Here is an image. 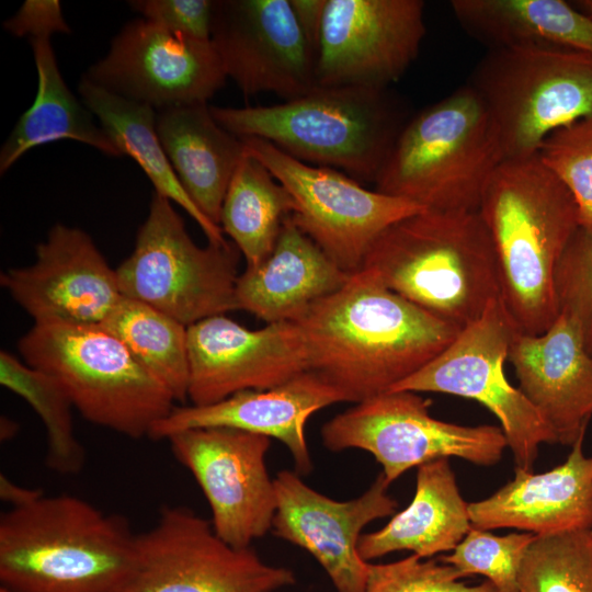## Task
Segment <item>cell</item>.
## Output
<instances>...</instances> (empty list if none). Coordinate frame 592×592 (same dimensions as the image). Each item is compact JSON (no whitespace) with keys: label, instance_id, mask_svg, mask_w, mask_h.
Masks as SVG:
<instances>
[{"label":"cell","instance_id":"6da1fadb","mask_svg":"<svg viewBox=\"0 0 592 592\" xmlns=\"http://www.w3.org/2000/svg\"><path fill=\"white\" fill-rule=\"evenodd\" d=\"M296 323L309 371L332 385L344 402L354 403L413 375L462 330L390 291L367 269L352 274Z\"/></svg>","mask_w":592,"mask_h":592},{"label":"cell","instance_id":"7a4b0ae2","mask_svg":"<svg viewBox=\"0 0 592 592\" xmlns=\"http://www.w3.org/2000/svg\"><path fill=\"white\" fill-rule=\"evenodd\" d=\"M478 212L493 246L504 307L521 332H545L559 316L557 267L580 227L571 193L538 153L504 159Z\"/></svg>","mask_w":592,"mask_h":592},{"label":"cell","instance_id":"3957f363","mask_svg":"<svg viewBox=\"0 0 592 592\" xmlns=\"http://www.w3.org/2000/svg\"><path fill=\"white\" fill-rule=\"evenodd\" d=\"M128 520L72 494L0 517V583L11 592H124L135 568Z\"/></svg>","mask_w":592,"mask_h":592},{"label":"cell","instance_id":"277c9868","mask_svg":"<svg viewBox=\"0 0 592 592\" xmlns=\"http://www.w3.org/2000/svg\"><path fill=\"white\" fill-rule=\"evenodd\" d=\"M214 118L239 138L263 139L288 156L374 182L409 121L388 88L315 87L275 105H210Z\"/></svg>","mask_w":592,"mask_h":592},{"label":"cell","instance_id":"5b68a950","mask_svg":"<svg viewBox=\"0 0 592 592\" xmlns=\"http://www.w3.org/2000/svg\"><path fill=\"white\" fill-rule=\"evenodd\" d=\"M362 269L462 329L500 298L496 254L478 210L424 209L400 219L376 238Z\"/></svg>","mask_w":592,"mask_h":592},{"label":"cell","instance_id":"8992f818","mask_svg":"<svg viewBox=\"0 0 592 592\" xmlns=\"http://www.w3.org/2000/svg\"><path fill=\"white\" fill-rule=\"evenodd\" d=\"M504 160L499 133L468 83L409 118L375 190L436 212H476Z\"/></svg>","mask_w":592,"mask_h":592},{"label":"cell","instance_id":"52a82bcc","mask_svg":"<svg viewBox=\"0 0 592 592\" xmlns=\"http://www.w3.org/2000/svg\"><path fill=\"white\" fill-rule=\"evenodd\" d=\"M18 350L56 379L81 417L126 437H149L175 407L170 391L102 326L34 325Z\"/></svg>","mask_w":592,"mask_h":592},{"label":"cell","instance_id":"ba28073f","mask_svg":"<svg viewBox=\"0 0 592 592\" xmlns=\"http://www.w3.org/2000/svg\"><path fill=\"white\" fill-rule=\"evenodd\" d=\"M467 83L493 119L504 159L536 155L551 133L592 116V53L488 50Z\"/></svg>","mask_w":592,"mask_h":592},{"label":"cell","instance_id":"9c48e42d","mask_svg":"<svg viewBox=\"0 0 592 592\" xmlns=\"http://www.w3.org/2000/svg\"><path fill=\"white\" fill-rule=\"evenodd\" d=\"M239 250L231 242L197 246L172 202L153 192L132 253L116 270L124 297L189 327L237 310Z\"/></svg>","mask_w":592,"mask_h":592},{"label":"cell","instance_id":"30bf717a","mask_svg":"<svg viewBox=\"0 0 592 592\" xmlns=\"http://www.w3.org/2000/svg\"><path fill=\"white\" fill-rule=\"evenodd\" d=\"M516 331L501 298L494 299L442 352L389 391L439 392L479 402L499 420L515 467L531 471L539 446L558 442L535 406L504 373Z\"/></svg>","mask_w":592,"mask_h":592},{"label":"cell","instance_id":"8fae6325","mask_svg":"<svg viewBox=\"0 0 592 592\" xmlns=\"http://www.w3.org/2000/svg\"><path fill=\"white\" fill-rule=\"evenodd\" d=\"M430 406L419 392L387 391L327 421L321 440L331 452L372 454L388 485L407 470L439 458L458 457L478 466L501 460L508 445L500 426L445 422L431 415Z\"/></svg>","mask_w":592,"mask_h":592},{"label":"cell","instance_id":"7c38bea8","mask_svg":"<svg viewBox=\"0 0 592 592\" xmlns=\"http://www.w3.org/2000/svg\"><path fill=\"white\" fill-rule=\"evenodd\" d=\"M246 152L262 162L294 202L293 223L341 270H362L376 238L394 223L425 208L368 190L348 174L299 161L272 144L240 138Z\"/></svg>","mask_w":592,"mask_h":592},{"label":"cell","instance_id":"4fadbf2b","mask_svg":"<svg viewBox=\"0 0 592 592\" xmlns=\"http://www.w3.org/2000/svg\"><path fill=\"white\" fill-rule=\"evenodd\" d=\"M287 567L221 539L183 505H164L152 527L136 534L135 568L124 592H277L294 585Z\"/></svg>","mask_w":592,"mask_h":592},{"label":"cell","instance_id":"5bb4252c","mask_svg":"<svg viewBox=\"0 0 592 592\" xmlns=\"http://www.w3.org/2000/svg\"><path fill=\"white\" fill-rule=\"evenodd\" d=\"M166 441L201 488L221 539L248 548L272 530L276 491L265 464L270 437L210 426L184 430Z\"/></svg>","mask_w":592,"mask_h":592},{"label":"cell","instance_id":"9a60e30c","mask_svg":"<svg viewBox=\"0 0 592 592\" xmlns=\"http://www.w3.org/2000/svg\"><path fill=\"white\" fill-rule=\"evenodd\" d=\"M422 0H326L316 55L319 87L388 88L418 57Z\"/></svg>","mask_w":592,"mask_h":592},{"label":"cell","instance_id":"2e32d148","mask_svg":"<svg viewBox=\"0 0 592 592\" xmlns=\"http://www.w3.org/2000/svg\"><path fill=\"white\" fill-rule=\"evenodd\" d=\"M83 76L156 111L207 102L227 79L210 41L169 32L143 18L126 23Z\"/></svg>","mask_w":592,"mask_h":592},{"label":"cell","instance_id":"e0dca14e","mask_svg":"<svg viewBox=\"0 0 592 592\" xmlns=\"http://www.w3.org/2000/svg\"><path fill=\"white\" fill-rule=\"evenodd\" d=\"M210 42L246 95L288 101L317 87L316 56L289 0H216Z\"/></svg>","mask_w":592,"mask_h":592},{"label":"cell","instance_id":"ac0fdd59","mask_svg":"<svg viewBox=\"0 0 592 592\" xmlns=\"http://www.w3.org/2000/svg\"><path fill=\"white\" fill-rule=\"evenodd\" d=\"M190 405L206 406L250 389H270L309 371L296 322L248 329L225 315L187 327Z\"/></svg>","mask_w":592,"mask_h":592},{"label":"cell","instance_id":"d6986e66","mask_svg":"<svg viewBox=\"0 0 592 592\" xmlns=\"http://www.w3.org/2000/svg\"><path fill=\"white\" fill-rule=\"evenodd\" d=\"M296 470L274 478L276 511L272 532L311 555L337 592H364L371 562L358 553L362 531L391 516L398 503L380 473L361 496L338 501L308 486Z\"/></svg>","mask_w":592,"mask_h":592},{"label":"cell","instance_id":"ffe728a7","mask_svg":"<svg viewBox=\"0 0 592 592\" xmlns=\"http://www.w3.org/2000/svg\"><path fill=\"white\" fill-rule=\"evenodd\" d=\"M35 254L31 265L0 277L34 325L102 326L124 297L116 270L79 228L54 225Z\"/></svg>","mask_w":592,"mask_h":592},{"label":"cell","instance_id":"44dd1931","mask_svg":"<svg viewBox=\"0 0 592 592\" xmlns=\"http://www.w3.org/2000/svg\"><path fill=\"white\" fill-rule=\"evenodd\" d=\"M344 402L343 396L312 371L270 389H250L206 406H175L152 428L149 437L167 440L196 428L226 426L278 440L289 451L299 475L312 471L306 424L317 411Z\"/></svg>","mask_w":592,"mask_h":592},{"label":"cell","instance_id":"7402d4cb","mask_svg":"<svg viewBox=\"0 0 592 592\" xmlns=\"http://www.w3.org/2000/svg\"><path fill=\"white\" fill-rule=\"evenodd\" d=\"M508 361L519 388L565 446L585 434L592 418V354L578 326L560 314L540 334L516 331Z\"/></svg>","mask_w":592,"mask_h":592},{"label":"cell","instance_id":"603a6c76","mask_svg":"<svg viewBox=\"0 0 592 592\" xmlns=\"http://www.w3.org/2000/svg\"><path fill=\"white\" fill-rule=\"evenodd\" d=\"M582 434L567 459L534 474L515 467L514 478L490 497L468 503L474 527L516 528L535 536L592 528V456Z\"/></svg>","mask_w":592,"mask_h":592},{"label":"cell","instance_id":"cb8c5ba5","mask_svg":"<svg viewBox=\"0 0 592 592\" xmlns=\"http://www.w3.org/2000/svg\"><path fill=\"white\" fill-rule=\"evenodd\" d=\"M350 277L289 215L269 257L238 276L237 309L266 323L297 322L312 305L338 292Z\"/></svg>","mask_w":592,"mask_h":592},{"label":"cell","instance_id":"d4e9b609","mask_svg":"<svg viewBox=\"0 0 592 592\" xmlns=\"http://www.w3.org/2000/svg\"><path fill=\"white\" fill-rule=\"evenodd\" d=\"M157 132L184 191L219 226L228 185L247 153L242 140L218 124L207 102L157 111Z\"/></svg>","mask_w":592,"mask_h":592},{"label":"cell","instance_id":"484cf974","mask_svg":"<svg viewBox=\"0 0 592 592\" xmlns=\"http://www.w3.org/2000/svg\"><path fill=\"white\" fill-rule=\"evenodd\" d=\"M410 504L380 530L363 534L361 557L371 561L409 550L421 558L453 551L471 528L468 503L460 496L448 458L418 467Z\"/></svg>","mask_w":592,"mask_h":592},{"label":"cell","instance_id":"4316f807","mask_svg":"<svg viewBox=\"0 0 592 592\" xmlns=\"http://www.w3.org/2000/svg\"><path fill=\"white\" fill-rule=\"evenodd\" d=\"M449 5L463 30L488 50L592 53V21L563 0H453Z\"/></svg>","mask_w":592,"mask_h":592},{"label":"cell","instance_id":"83f0119b","mask_svg":"<svg viewBox=\"0 0 592 592\" xmlns=\"http://www.w3.org/2000/svg\"><path fill=\"white\" fill-rule=\"evenodd\" d=\"M50 35L30 41L37 72L33 104L21 115L0 150V173H5L29 150L56 140L71 139L110 157H121L94 115L67 87L57 65Z\"/></svg>","mask_w":592,"mask_h":592},{"label":"cell","instance_id":"f1b7e54d","mask_svg":"<svg viewBox=\"0 0 592 592\" xmlns=\"http://www.w3.org/2000/svg\"><path fill=\"white\" fill-rule=\"evenodd\" d=\"M78 92L121 155L129 156L141 168L155 192L181 206L201 227L208 243L227 244L221 228L198 209L181 185L158 136L157 111L117 95L84 76Z\"/></svg>","mask_w":592,"mask_h":592},{"label":"cell","instance_id":"f546056e","mask_svg":"<svg viewBox=\"0 0 592 592\" xmlns=\"http://www.w3.org/2000/svg\"><path fill=\"white\" fill-rule=\"evenodd\" d=\"M294 202L267 168L246 153L228 185L219 226L243 255L247 267L273 251Z\"/></svg>","mask_w":592,"mask_h":592},{"label":"cell","instance_id":"4dcf8cb0","mask_svg":"<svg viewBox=\"0 0 592 592\" xmlns=\"http://www.w3.org/2000/svg\"><path fill=\"white\" fill-rule=\"evenodd\" d=\"M102 327L125 344L175 401L187 400L186 326L143 301L123 297Z\"/></svg>","mask_w":592,"mask_h":592},{"label":"cell","instance_id":"1f68e13d","mask_svg":"<svg viewBox=\"0 0 592 592\" xmlns=\"http://www.w3.org/2000/svg\"><path fill=\"white\" fill-rule=\"evenodd\" d=\"M0 384L23 398L41 418L45 428L46 466L64 476L79 474L87 454L75 431V407L56 379L2 350Z\"/></svg>","mask_w":592,"mask_h":592},{"label":"cell","instance_id":"d6a6232c","mask_svg":"<svg viewBox=\"0 0 592 592\" xmlns=\"http://www.w3.org/2000/svg\"><path fill=\"white\" fill-rule=\"evenodd\" d=\"M519 583L521 592H592L591 530L535 536Z\"/></svg>","mask_w":592,"mask_h":592},{"label":"cell","instance_id":"836d02e7","mask_svg":"<svg viewBox=\"0 0 592 592\" xmlns=\"http://www.w3.org/2000/svg\"><path fill=\"white\" fill-rule=\"evenodd\" d=\"M534 538L527 532L497 536L471 526L455 549L440 560L454 567L463 578L486 577L497 592H521L520 569Z\"/></svg>","mask_w":592,"mask_h":592},{"label":"cell","instance_id":"e575fe53","mask_svg":"<svg viewBox=\"0 0 592 592\" xmlns=\"http://www.w3.org/2000/svg\"><path fill=\"white\" fill-rule=\"evenodd\" d=\"M537 153L571 193L580 226L592 229V116L551 133Z\"/></svg>","mask_w":592,"mask_h":592},{"label":"cell","instance_id":"d590c367","mask_svg":"<svg viewBox=\"0 0 592 592\" xmlns=\"http://www.w3.org/2000/svg\"><path fill=\"white\" fill-rule=\"evenodd\" d=\"M556 295L559 315L580 329L592 354V229L579 227L557 267Z\"/></svg>","mask_w":592,"mask_h":592},{"label":"cell","instance_id":"8d00e7d4","mask_svg":"<svg viewBox=\"0 0 592 592\" xmlns=\"http://www.w3.org/2000/svg\"><path fill=\"white\" fill-rule=\"evenodd\" d=\"M410 556L389 563H372L364 592H497L489 581L469 585L452 566Z\"/></svg>","mask_w":592,"mask_h":592},{"label":"cell","instance_id":"74e56055","mask_svg":"<svg viewBox=\"0 0 592 592\" xmlns=\"http://www.w3.org/2000/svg\"><path fill=\"white\" fill-rule=\"evenodd\" d=\"M213 0H134L128 4L143 19L175 34L210 41Z\"/></svg>","mask_w":592,"mask_h":592},{"label":"cell","instance_id":"f35d334b","mask_svg":"<svg viewBox=\"0 0 592 592\" xmlns=\"http://www.w3.org/2000/svg\"><path fill=\"white\" fill-rule=\"evenodd\" d=\"M2 25L8 33L26 38L70 32L58 0H26Z\"/></svg>","mask_w":592,"mask_h":592},{"label":"cell","instance_id":"ab89813d","mask_svg":"<svg viewBox=\"0 0 592 592\" xmlns=\"http://www.w3.org/2000/svg\"><path fill=\"white\" fill-rule=\"evenodd\" d=\"M297 23L317 55L326 0H289Z\"/></svg>","mask_w":592,"mask_h":592},{"label":"cell","instance_id":"60d3db41","mask_svg":"<svg viewBox=\"0 0 592 592\" xmlns=\"http://www.w3.org/2000/svg\"><path fill=\"white\" fill-rule=\"evenodd\" d=\"M44 492L39 488H29L15 483L4 474L0 475V498L8 503L10 508L26 505L41 497Z\"/></svg>","mask_w":592,"mask_h":592},{"label":"cell","instance_id":"b9f144b4","mask_svg":"<svg viewBox=\"0 0 592 592\" xmlns=\"http://www.w3.org/2000/svg\"><path fill=\"white\" fill-rule=\"evenodd\" d=\"M19 430V426L18 424H15L14 421L8 419L7 417H2L1 418V440L2 441H8L10 439H12L16 431Z\"/></svg>","mask_w":592,"mask_h":592},{"label":"cell","instance_id":"7bdbcfd3","mask_svg":"<svg viewBox=\"0 0 592 592\" xmlns=\"http://www.w3.org/2000/svg\"><path fill=\"white\" fill-rule=\"evenodd\" d=\"M574 3V7L592 21V0H579Z\"/></svg>","mask_w":592,"mask_h":592},{"label":"cell","instance_id":"ee69618b","mask_svg":"<svg viewBox=\"0 0 592 592\" xmlns=\"http://www.w3.org/2000/svg\"><path fill=\"white\" fill-rule=\"evenodd\" d=\"M0 592H11V591H9V590L3 589V588L0 587Z\"/></svg>","mask_w":592,"mask_h":592},{"label":"cell","instance_id":"f6af8a7d","mask_svg":"<svg viewBox=\"0 0 592 592\" xmlns=\"http://www.w3.org/2000/svg\"><path fill=\"white\" fill-rule=\"evenodd\" d=\"M591 534H592V528H591Z\"/></svg>","mask_w":592,"mask_h":592}]
</instances>
